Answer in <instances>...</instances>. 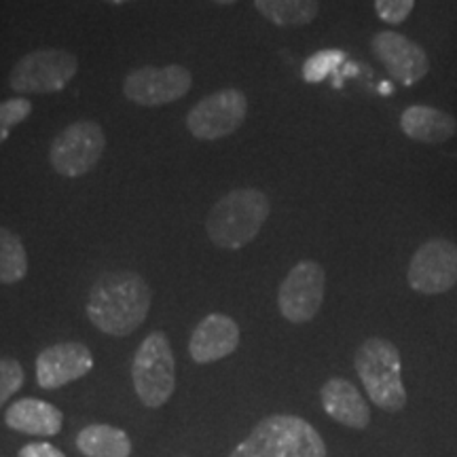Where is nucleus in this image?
I'll return each instance as SVG.
<instances>
[{"label":"nucleus","instance_id":"nucleus-1","mask_svg":"<svg viewBox=\"0 0 457 457\" xmlns=\"http://www.w3.org/2000/svg\"><path fill=\"white\" fill-rule=\"evenodd\" d=\"M85 312L104 335L129 337L151 312V286L136 271H106L91 286Z\"/></svg>","mask_w":457,"mask_h":457},{"label":"nucleus","instance_id":"nucleus-2","mask_svg":"<svg viewBox=\"0 0 457 457\" xmlns=\"http://www.w3.org/2000/svg\"><path fill=\"white\" fill-rule=\"evenodd\" d=\"M270 214L271 204L265 193L259 188H236L210 208L205 233L216 248L242 250L254 242Z\"/></svg>","mask_w":457,"mask_h":457},{"label":"nucleus","instance_id":"nucleus-3","mask_svg":"<svg viewBox=\"0 0 457 457\" xmlns=\"http://www.w3.org/2000/svg\"><path fill=\"white\" fill-rule=\"evenodd\" d=\"M228 457H328V451L320 432L303 417L270 415Z\"/></svg>","mask_w":457,"mask_h":457},{"label":"nucleus","instance_id":"nucleus-4","mask_svg":"<svg viewBox=\"0 0 457 457\" xmlns=\"http://www.w3.org/2000/svg\"><path fill=\"white\" fill-rule=\"evenodd\" d=\"M353 369L367 390L370 403L387 413H398L407 404L403 384V358L398 347L384 337H369L360 343Z\"/></svg>","mask_w":457,"mask_h":457},{"label":"nucleus","instance_id":"nucleus-5","mask_svg":"<svg viewBox=\"0 0 457 457\" xmlns=\"http://www.w3.org/2000/svg\"><path fill=\"white\" fill-rule=\"evenodd\" d=\"M136 396L145 407L159 409L176 390V360L168 335L155 330L140 343L131 362Z\"/></svg>","mask_w":457,"mask_h":457},{"label":"nucleus","instance_id":"nucleus-6","mask_svg":"<svg viewBox=\"0 0 457 457\" xmlns=\"http://www.w3.org/2000/svg\"><path fill=\"white\" fill-rule=\"evenodd\" d=\"M79 57L66 49H37L26 54L9 72V87L20 96L60 94L77 77Z\"/></svg>","mask_w":457,"mask_h":457},{"label":"nucleus","instance_id":"nucleus-7","mask_svg":"<svg viewBox=\"0 0 457 457\" xmlns=\"http://www.w3.org/2000/svg\"><path fill=\"white\" fill-rule=\"evenodd\" d=\"M106 151L104 129L96 121L66 125L49 146V163L64 179L89 174Z\"/></svg>","mask_w":457,"mask_h":457},{"label":"nucleus","instance_id":"nucleus-8","mask_svg":"<svg viewBox=\"0 0 457 457\" xmlns=\"http://www.w3.org/2000/svg\"><path fill=\"white\" fill-rule=\"evenodd\" d=\"M248 117V98L239 89H220L199 100L187 114L193 138L214 142L236 134Z\"/></svg>","mask_w":457,"mask_h":457},{"label":"nucleus","instance_id":"nucleus-9","mask_svg":"<svg viewBox=\"0 0 457 457\" xmlns=\"http://www.w3.org/2000/svg\"><path fill=\"white\" fill-rule=\"evenodd\" d=\"M327 290V271L316 261L296 262L278 290V307L284 320L307 324L320 313Z\"/></svg>","mask_w":457,"mask_h":457},{"label":"nucleus","instance_id":"nucleus-10","mask_svg":"<svg viewBox=\"0 0 457 457\" xmlns=\"http://www.w3.org/2000/svg\"><path fill=\"white\" fill-rule=\"evenodd\" d=\"M193 87V74L180 64L140 66L123 79V96L138 106L155 108L185 98Z\"/></svg>","mask_w":457,"mask_h":457},{"label":"nucleus","instance_id":"nucleus-11","mask_svg":"<svg viewBox=\"0 0 457 457\" xmlns=\"http://www.w3.org/2000/svg\"><path fill=\"white\" fill-rule=\"evenodd\" d=\"M407 282L420 295L449 293L457 284V245L451 239H428L411 256Z\"/></svg>","mask_w":457,"mask_h":457},{"label":"nucleus","instance_id":"nucleus-12","mask_svg":"<svg viewBox=\"0 0 457 457\" xmlns=\"http://www.w3.org/2000/svg\"><path fill=\"white\" fill-rule=\"evenodd\" d=\"M370 51L394 81L404 87L420 83L430 72V60L424 47L400 32H377L370 38Z\"/></svg>","mask_w":457,"mask_h":457},{"label":"nucleus","instance_id":"nucleus-13","mask_svg":"<svg viewBox=\"0 0 457 457\" xmlns=\"http://www.w3.org/2000/svg\"><path fill=\"white\" fill-rule=\"evenodd\" d=\"M91 369H94V353L85 343H55L38 353L37 381L43 390H57V387L79 381Z\"/></svg>","mask_w":457,"mask_h":457},{"label":"nucleus","instance_id":"nucleus-14","mask_svg":"<svg viewBox=\"0 0 457 457\" xmlns=\"http://www.w3.org/2000/svg\"><path fill=\"white\" fill-rule=\"evenodd\" d=\"M239 327L233 318L225 313H210L188 339V353L197 364H210L216 360L231 356L239 345Z\"/></svg>","mask_w":457,"mask_h":457},{"label":"nucleus","instance_id":"nucleus-15","mask_svg":"<svg viewBox=\"0 0 457 457\" xmlns=\"http://www.w3.org/2000/svg\"><path fill=\"white\" fill-rule=\"evenodd\" d=\"M320 403L330 420L352 430H367L370 424V407L352 381L333 377L320 387Z\"/></svg>","mask_w":457,"mask_h":457},{"label":"nucleus","instance_id":"nucleus-16","mask_svg":"<svg viewBox=\"0 0 457 457\" xmlns=\"http://www.w3.org/2000/svg\"><path fill=\"white\" fill-rule=\"evenodd\" d=\"M400 129L411 140L436 146L449 142L457 134V119L441 108L415 104L404 108L400 114Z\"/></svg>","mask_w":457,"mask_h":457},{"label":"nucleus","instance_id":"nucleus-17","mask_svg":"<svg viewBox=\"0 0 457 457\" xmlns=\"http://www.w3.org/2000/svg\"><path fill=\"white\" fill-rule=\"evenodd\" d=\"M4 424L30 436H55L64 424V415L47 400L20 398L4 413Z\"/></svg>","mask_w":457,"mask_h":457},{"label":"nucleus","instance_id":"nucleus-18","mask_svg":"<svg viewBox=\"0 0 457 457\" xmlns=\"http://www.w3.org/2000/svg\"><path fill=\"white\" fill-rule=\"evenodd\" d=\"M77 449L85 457H129L131 441L119 428L108 424H91L77 436Z\"/></svg>","mask_w":457,"mask_h":457},{"label":"nucleus","instance_id":"nucleus-19","mask_svg":"<svg viewBox=\"0 0 457 457\" xmlns=\"http://www.w3.org/2000/svg\"><path fill=\"white\" fill-rule=\"evenodd\" d=\"M254 9L278 28L312 24L320 13L318 0H254Z\"/></svg>","mask_w":457,"mask_h":457},{"label":"nucleus","instance_id":"nucleus-20","mask_svg":"<svg viewBox=\"0 0 457 457\" xmlns=\"http://www.w3.org/2000/svg\"><path fill=\"white\" fill-rule=\"evenodd\" d=\"M28 276L24 242L7 227H0V284H17Z\"/></svg>","mask_w":457,"mask_h":457},{"label":"nucleus","instance_id":"nucleus-21","mask_svg":"<svg viewBox=\"0 0 457 457\" xmlns=\"http://www.w3.org/2000/svg\"><path fill=\"white\" fill-rule=\"evenodd\" d=\"M30 112L32 102L28 98H21V96L0 102V145L9 138L11 129H13L15 125L24 123L26 119L30 117Z\"/></svg>","mask_w":457,"mask_h":457},{"label":"nucleus","instance_id":"nucleus-22","mask_svg":"<svg viewBox=\"0 0 457 457\" xmlns=\"http://www.w3.org/2000/svg\"><path fill=\"white\" fill-rule=\"evenodd\" d=\"M24 381V367L15 358H0V409L21 390Z\"/></svg>","mask_w":457,"mask_h":457},{"label":"nucleus","instance_id":"nucleus-23","mask_svg":"<svg viewBox=\"0 0 457 457\" xmlns=\"http://www.w3.org/2000/svg\"><path fill=\"white\" fill-rule=\"evenodd\" d=\"M415 0H375V13L390 26H400L409 20Z\"/></svg>","mask_w":457,"mask_h":457},{"label":"nucleus","instance_id":"nucleus-24","mask_svg":"<svg viewBox=\"0 0 457 457\" xmlns=\"http://www.w3.org/2000/svg\"><path fill=\"white\" fill-rule=\"evenodd\" d=\"M343 54H339V51H322V54L313 55L307 60L305 68H303V74H305V81H322L327 74L333 71V68L339 64L337 60H341Z\"/></svg>","mask_w":457,"mask_h":457},{"label":"nucleus","instance_id":"nucleus-25","mask_svg":"<svg viewBox=\"0 0 457 457\" xmlns=\"http://www.w3.org/2000/svg\"><path fill=\"white\" fill-rule=\"evenodd\" d=\"M17 457H66V455L49 443H30L20 449Z\"/></svg>","mask_w":457,"mask_h":457},{"label":"nucleus","instance_id":"nucleus-26","mask_svg":"<svg viewBox=\"0 0 457 457\" xmlns=\"http://www.w3.org/2000/svg\"><path fill=\"white\" fill-rule=\"evenodd\" d=\"M108 4H128V3H134V0H104Z\"/></svg>","mask_w":457,"mask_h":457},{"label":"nucleus","instance_id":"nucleus-27","mask_svg":"<svg viewBox=\"0 0 457 457\" xmlns=\"http://www.w3.org/2000/svg\"><path fill=\"white\" fill-rule=\"evenodd\" d=\"M214 3H219V4H233V3H237V0H214Z\"/></svg>","mask_w":457,"mask_h":457}]
</instances>
